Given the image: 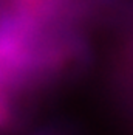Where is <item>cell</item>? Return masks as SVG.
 <instances>
[{"label":"cell","mask_w":133,"mask_h":135,"mask_svg":"<svg viewBox=\"0 0 133 135\" xmlns=\"http://www.w3.org/2000/svg\"><path fill=\"white\" fill-rule=\"evenodd\" d=\"M43 135H60V134H43Z\"/></svg>","instance_id":"cell-1"}]
</instances>
